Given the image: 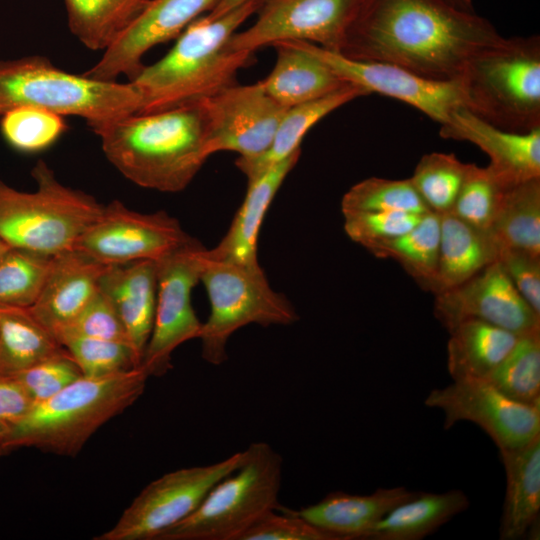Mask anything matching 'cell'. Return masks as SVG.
<instances>
[{"instance_id": "cell-1", "label": "cell", "mask_w": 540, "mask_h": 540, "mask_svg": "<svg viewBox=\"0 0 540 540\" xmlns=\"http://www.w3.org/2000/svg\"><path fill=\"white\" fill-rule=\"evenodd\" d=\"M501 38L487 19L445 0H364L337 53L450 81Z\"/></svg>"}, {"instance_id": "cell-2", "label": "cell", "mask_w": 540, "mask_h": 540, "mask_svg": "<svg viewBox=\"0 0 540 540\" xmlns=\"http://www.w3.org/2000/svg\"><path fill=\"white\" fill-rule=\"evenodd\" d=\"M91 130L108 161L138 186L184 190L212 155L201 101L147 114H131Z\"/></svg>"}, {"instance_id": "cell-3", "label": "cell", "mask_w": 540, "mask_h": 540, "mask_svg": "<svg viewBox=\"0 0 540 540\" xmlns=\"http://www.w3.org/2000/svg\"><path fill=\"white\" fill-rule=\"evenodd\" d=\"M264 1L250 0L218 17L207 14L191 22L164 57L130 80L142 100L138 114L201 101L235 84L254 53L232 49L230 38Z\"/></svg>"}, {"instance_id": "cell-4", "label": "cell", "mask_w": 540, "mask_h": 540, "mask_svg": "<svg viewBox=\"0 0 540 540\" xmlns=\"http://www.w3.org/2000/svg\"><path fill=\"white\" fill-rule=\"evenodd\" d=\"M148 378L141 367L103 377L81 376L52 397L35 403L11 427L9 451L33 447L76 456L100 427L140 398Z\"/></svg>"}, {"instance_id": "cell-5", "label": "cell", "mask_w": 540, "mask_h": 540, "mask_svg": "<svg viewBox=\"0 0 540 540\" xmlns=\"http://www.w3.org/2000/svg\"><path fill=\"white\" fill-rule=\"evenodd\" d=\"M142 100L129 81L68 73L42 56L0 60V117L19 106L78 116L90 128L138 113Z\"/></svg>"}, {"instance_id": "cell-6", "label": "cell", "mask_w": 540, "mask_h": 540, "mask_svg": "<svg viewBox=\"0 0 540 540\" xmlns=\"http://www.w3.org/2000/svg\"><path fill=\"white\" fill-rule=\"evenodd\" d=\"M465 108L503 130L540 128V38H502L476 54L461 74Z\"/></svg>"}, {"instance_id": "cell-7", "label": "cell", "mask_w": 540, "mask_h": 540, "mask_svg": "<svg viewBox=\"0 0 540 540\" xmlns=\"http://www.w3.org/2000/svg\"><path fill=\"white\" fill-rule=\"evenodd\" d=\"M36 190H17L0 179V238L9 246L47 255L72 249L103 205L62 184L43 160L31 170Z\"/></svg>"}, {"instance_id": "cell-8", "label": "cell", "mask_w": 540, "mask_h": 540, "mask_svg": "<svg viewBox=\"0 0 540 540\" xmlns=\"http://www.w3.org/2000/svg\"><path fill=\"white\" fill-rule=\"evenodd\" d=\"M241 466L217 482L200 505L156 540H240L279 507L283 459L266 442L251 443Z\"/></svg>"}, {"instance_id": "cell-9", "label": "cell", "mask_w": 540, "mask_h": 540, "mask_svg": "<svg viewBox=\"0 0 540 540\" xmlns=\"http://www.w3.org/2000/svg\"><path fill=\"white\" fill-rule=\"evenodd\" d=\"M200 281L210 302L199 336L201 354L212 365L227 360V342L238 329L249 324L285 326L298 320L292 304L272 289L260 265L213 260L207 251Z\"/></svg>"}, {"instance_id": "cell-10", "label": "cell", "mask_w": 540, "mask_h": 540, "mask_svg": "<svg viewBox=\"0 0 540 540\" xmlns=\"http://www.w3.org/2000/svg\"><path fill=\"white\" fill-rule=\"evenodd\" d=\"M245 457L244 449L216 463L162 475L145 486L117 523L94 540H156L194 512L210 489L237 470Z\"/></svg>"}, {"instance_id": "cell-11", "label": "cell", "mask_w": 540, "mask_h": 540, "mask_svg": "<svg viewBox=\"0 0 540 540\" xmlns=\"http://www.w3.org/2000/svg\"><path fill=\"white\" fill-rule=\"evenodd\" d=\"M207 251L196 238L156 261L157 299L152 332L140 367L148 377L164 376L172 368L177 347L199 338L202 322L191 294L200 281Z\"/></svg>"}, {"instance_id": "cell-12", "label": "cell", "mask_w": 540, "mask_h": 540, "mask_svg": "<svg viewBox=\"0 0 540 540\" xmlns=\"http://www.w3.org/2000/svg\"><path fill=\"white\" fill-rule=\"evenodd\" d=\"M364 0H265L252 26L230 38L234 50L254 53L280 41H305L339 52Z\"/></svg>"}, {"instance_id": "cell-13", "label": "cell", "mask_w": 540, "mask_h": 540, "mask_svg": "<svg viewBox=\"0 0 540 540\" xmlns=\"http://www.w3.org/2000/svg\"><path fill=\"white\" fill-rule=\"evenodd\" d=\"M424 404L444 413V429L460 421L478 425L499 450L522 447L540 435V406L510 399L487 379L462 377L429 392Z\"/></svg>"}, {"instance_id": "cell-14", "label": "cell", "mask_w": 540, "mask_h": 540, "mask_svg": "<svg viewBox=\"0 0 540 540\" xmlns=\"http://www.w3.org/2000/svg\"><path fill=\"white\" fill-rule=\"evenodd\" d=\"M190 238L180 222L167 212L140 213L115 199L103 205L74 248L106 265L157 261Z\"/></svg>"}, {"instance_id": "cell-15", "label": "cell", "mask_w": 540, "mask_h": 540, "mask_svg": "<svg viewBox=\"0 0 540 540\" xmlns=\"http://www.w3.org/2000/svg\"><path fill=\"white\" fill-rule=\"evenodd\" d=\"M294 42L323 61L345 82L363 88L368 94L374 92L402 101L440 125L456 109L465 107L459 79L433 80L394 64L354 60L309 42Z\"/></svg>"}, {"instance_id": "cell-16", "label": "cell", "mask_w": 540, "mask_h": 540, "mask_svg": "<svg viewBox=\"0 0 540 540\" xmlns=\"http://www.w3.org/2000/svg\"><path fill=\"white\" fill-rule=\"evenodd\" d=\"M211 153L233 151L254 158L270 146L287 110L255 84L228 86L202 100Z\"/></svg>"}, {"instance_id": "cell-17", "label": "cell", "mask_w": 540, "mask_h": 540, "mask_svg": "<svg viewBox=\"0 0 540 540\" xmlns=\"http://www.w3.org/2000/svg\"><path fill=\"white\" fill-rule=\"evenodd\" d=\"M435 296L434 314L448 331L463 320L479 319L517 336L540 332V315L520 295L498 261Z\"/></svg>"}, {"instance_id": "cell-18", "label": "cell", "mask_w": 540, "mask_h": 540, "mask_svg": "<svg viewBox=\"0 0 540 540\" xmlns=\"http://www.w3.org/2000/svg\"><path fill=\"white\" fill-rule=\"evenodd\" d=\"M219 0H150L127 29L108 47L84 75L116 81L120 75L134 79L144 65V55L154 46L177 38L203 12Z\"/></svg>"}, {"instance_id": "cell-19", "label": "cell", "mask_w": 540, "mask_h": 540, "mask_svg": "<svg viewBox=\"0 0 540 540\" xmlns=\"http://www.w3.org/2000/svg\"><path fill=\"white\" fill-rule=\"evenodd\" d=\"M440 135L479 147L490 158L488 166L508 186L540 177V128L503 130L460 107L441 125Z\"/></svg>"}, {"instance_id": "cell-20", "label": "cell", "mask_w": 540, "mask_h": 540, "mask_svg": "<svg viewBox=\"0 0 540 540\" xmlns=\"http://www.w3.org/2000/svg\"><path fill=\"white\" fill-rule=\"evenodd\" d=\"M106 266L76 248L54 255L30 313L56 338L99 291Z\"/></svg>"}, {"instance_id": "cell-21", "label": "cell", "mask_w": 540, "mask_h": 540, "mask_svg": "<svg viewBox=\"0 0 540 540\" xmlns=\"http://www.w3.org/2000/svg\"><path fill=\"white\" fill-rule=\"evenodd\" d=\"M99 290L116 310L130 345L142 361L155 317L156 261L107 265L100 277Z\"/></svg>"}, {"instance_id": "cell-22", "label": "cell", "mask_w": 540, "mask_h": 540, "mask_svg": "<svg viewBox=\"0 0 540 540\" xmlns=\"http://www.w3.org/2000/svg\"><path fill=\"white\" fill-rule=\"evenodd\" d=\"M301 150L248 179L245 198L227 233L208 255L213 260L245 266L259 265L257 241L259 232L276 193L296 165Z\"/></svg>"}, {"instance_id": "cell-23", "label": "cell", "mask_w": 540, "mask_h": 540, "mask_svg": "<svg viewBox=\"0 0 540 540\" xmlns=\"http://www.w3.org/2000/svg\"><path fill=\"white\" fill-rule=\"evenodd\" d=\"M416 494L403 486L378 488L368 495L337 491L315 504L291 510L338 540L364 539L369 530L393 508Z\"/></svg>"}, {"instance_id": "cell-24", "label": "cell", "mask_w": 540, "mask_h": 540, "mask_svg": "<svg viewBox=\"0 0 540 540\" xmlns=\"http://www.w3.org/2000/svg\"><path fill=\"white\" fill-rule=\"evenodd\" d=\"M499 451L506 474L499 535L518 540L535 531L539 522L540 435L522 447Z\"/></svg>"}, {"instance_id": "cell-25", "label": "cell", "mask_w": 540, "mask_h": 540, "mask_svg": "<svg viewBox=\"0 0 540 540\" xmlns=\"http://www.w3.org/2000/svg\"><path fill=\"white\" fill-rule=\"evenodd\" d=\"M439 215L438 265L430 287L435 295L465 282L497 261L501 250L489 231L479 229L451 212Z\"/></svg>"}, {"instance_id": "cell-26", "label": "cell", "mask_w": 540, "mask_h": 540, "mask_svg": "<svg viewBox=\"0 0 540 540\" xmlns=\"http://www.w3.org/2000/svg\"><path fill=\"white\" fill-rule=\"evenodd\" d=\"M272 46L276 50V62L261 83L285 108L318 99L349 84L294 41H280Z\"/></svg>"}, {"instance_id": "cell-27", "label": "cell", "mask_w": 540, "mask_h": 540, "mask_svg": "<svg viewBox=\"0 0 540 540\" xmlns=\"http://www.w3.org/2000/svg\"><path fill=\"white\" fill-rule=\"evenodd\" d=\"M367 94L363 88L347 84L323 97L287 108L269 148L254 158L238 157L235 165L247 180L253 178L301 150L300 144L304 136L322 118L344 104Z\"/></svg>"}, {"instance_id": "cell-28", "label": "cell", "mask_w": 540, "mask_h": 540, "mask_svg": "<svg viewBox=\"0 0 540 540\" xmlns=\"http://www.w3.org/2000/svg\"><path fill=\"white\" fill-rule=\"evenodd\" d=\"M469 505L468 497L459 489L444 493L417 492L378 521L364 540H419L464 512Z\"/></svg>"}, {"instance_id": "cell-29", "label": "cell", "mask_w": 540, "mask_h": 540, "mask_svg": "<svg viewBox=\"0 0 540 540\" xmlns=\"http://www.w3.org/2000/svg\"><path fill=\"white\" fill-rule=\"evenodd\" d=\"M447 369L452 379L486 378L519 336L479 319H466L449 331Z\"/></svg>"}, {"instance_id": "cell-30", "label": "cell", "mask_w": 540, "mask_h": 540, "mask_svg": "<svg viewBox=\"0 0 540 540\" xmlns=\"http://www.w3.org/2000/svg\"><path fill=\"white\" fill-rule=\"evenodd\" d=\"M65 348L28 308L0 304V375H12Z\"/></svg>"}, {"instance_id": "cell-31", "label": "cell", "mask_w": 540, "mask_h": 540, "mask_svg": "<svg viewBox=\"0 0 540 540\" xmlns=\"http://www.w3.org/2000/svg\"><path fill=\"white\" fill-rule=\"evenodd\" d=\"M488 231L500 249L540 256V177L506 189Z\"/></svg>"}, {"instance_id": "cell-32", "label": "cell", "mask_w": 540, "mask_h": 540, "mask_svg": "<svg viewBox=\"0 0 540 540\" xmlns=\"http://www.w3.org/2000/svg\"><path fill=\"white\" fill-rule=\"evenodd\" d=\"M150 0H65L72 34L87 48L105 51Z\"/></svg>"}, {"instance_id": "cell-33", "label": "cell", "mask_w": 540, "mask_h": 540, "mask_svg": "<svg viewBox=\"0 0 540 540\" xmlns=\"http://www.w3.org/2000/svg\"><path fill=\"white\" fill-rule=\"evenodd\" d=\"M440 226V215L429 211L407 232L366 249L376 257L397 261L419 285L430 290L437 272Z\"/></svg>"}, {"instance_id": "cell-34", "label": "cell", "mask_w": 540, "mask_h": 540, "mask_svg": "<svg viewBox=\"0 0 540 540\" xmlns=\"http://www.w3.org/2000/svg\"><path fill=\"white\" fill-rule=\"evenodd\" d=\"M485 379L510 399L540 406V332L519 336Z\"/></svg>"}, {"instance_id": "cell-35", "label": "cell", "mask_w": 540, "mask_h": 540, "mask_svg": "<svg viewBox=\"0 0 540 540\" xmlns=\"http://www.w3.org/2000/svg\"><path fill=\"white\" fill-rule=\"evenodd\" d=\"M53 256L10 247L0 258V304L30 308L43 288Z\"/></svg>"}, {"instance_id": "cell-36", "label": "cell", "mask_w": 540, "mask_h": 540, "mask_svg": "<svg viewBox=\"0 0 540 540\" xmlns=\"http://www.w3.org/2000/svg\"><path fill=\"white\" fill-rule=\"evenodd\" d=\"M468 164L453 154H425L409 178L428 209L437 214L450 212L463 183Z\"/></svg>"}, {"instance_id": "cell-37", "label": "cell", "mask_w": 540, "mask_h": 540, "mask_svg": "<svg viewBox=\"0 0 540 540\" xmlns=\"http://www.w3.org/2000/svg\"><path fill=\"white\" fill-rule=\"evenodd\" d=\"M510 187L491 169L468 164L466 175L450 211L463 221L489 230L506 189Z\"/></svg>"}, {"instance_id": "cell-38", "label": "cell", "mask_w": 540, "mask_h": 540, "mask_svg": "<svg viewBox=\"0 0 540 540\" xmlns=\"http://www.w3.org/2000/svg\"><path fill=\"white\" fill-rule=\"evenodd\" d=\"M344 211H401L423 215L430 210L410 179L371 177L353 185L343 196Z\"/></svg>"}, {"instance_id": "cell-39", "label": "cell", "mask_w": 540, "mask_h": 540, "mask_svg": "<svg viewBox=\"0 0 540 540\" xmlns=\"http://www.w3.org/2000/svg\"><path fill=\"white\" fill-rule=\"evenodd\" d=\"M67 129L63 116L32 106H19L0 117L5 141L21 152H38L56 142Z\"/></svg>"}, {"instance_id": "cell-40", "label": "cell", "mask_w": 540, "mask_h": 540, "mask_svg": "<svg viewBox=\"0 0 540 540\" xmlns=\"http://www.w3.org/2000/svg\"><path fill=\"white\" fill-rule=\"evenodd\" d=\"M59 343L86 377L119 374L141 365L140 357L128 343L75 335L61 338Z\"/></svg>"}, {"instance_id": "cell-41", "label": "cell", "mask_w": 540, "mask_h": 540, "mask_svg": "<svg viewBox=\"0 0 540 540\" xmlns=\"http://www.w3.org/2000/svg\"><path fill=\"white\" fill-rule=\"evenodd\" d=\"M342 213L346 234L364 248L407 232L422 217L419 214L401 211H344Z\"/></svg>"}, {"instance_id": "cell-42", "label": "cell", "mask_w": 540, "mask_h": 540, "mask_svg": "<svg viewBox=\"0 0 540 540\" xmlns=\"http://www.w3.org/2000/svg\"><path fill=\"white\" fill-rule=\"evenodd\" d=\"M70 335L119 341L130 345L116 310L100 290L56 335V340L59 342L61 338Z\"/></svg>"}, {"instance_id": "cell-43", "label": "cell", "mask_w": 540, "mask_h": 540, "mask_svg": "<svg viewBox=\"0 0 540 540\" xmlns=\"http://www.w3.org/2000/svg\"><path fill=\"white\" fill-rule=\"evenodd\" d=\"M12 375L35 403L52 397L83 376L66 350Z\"/></svg>"}, {"instance_id": "cell-44", "label": "cell", "mask_w": 540, "mask_h": 540, "mask_svg": "<svg viewBox=\"0 0 540 540\" xmlns=\"http://www.w3.org/2000/svg\"><path fill=\"white\" fill-rule=\"evenodd\" d=\"M240 540H338L334 535L325 532L291 509L279 505L276 510L268 512Z\"/></svg>"}, {"instance_id": "cell-45", "label": "cell", "mask_w": 540, "mask_h": 540, "mask_svg": "<svg viewBox=\"0 0 540 540\" xmlns=\"http://www.w3.org/2000/svg\"><path fill=\"white\" fill-rule=\"evenodd\" d=\"M497 261L520 295L540 315V256L501 249Z\"/></svg>"}, {"instance_id": "cell-46", "label": "cell", "mask_w": 540, "mask_h": 540, "mask_svg": "<svg viewBox=\"0 0 540 540\" xmlns=\"http://www.w3.org/2000/svg\"><path fill=\"white\" fill-rule=\"evenodd\" d=\"M35 402L13 375H0V422L12 427L21 421Z\"/></svg>"}, {"instance_id": "cell-47", "label": "cell", "mask_w": 540, "mask_h": 540, "mask_svg": "<svg viewBox=\"0 0 540 540\" xmlns=\"http://www.w3.org/2000/svg\"><path fill=\"white\" fill-rule=\"evenodd\" d=\"M250 0H219L216 6L208 13L210 17H218Z\"/></svg>"}, {"instance_id": "cell-48", "label": "cell", "mask_w": 540, "mask_h": 540, "mask_svg": "<svg viewBox=\"0 0 540 540\" xmlns=\"http://www.w3.org/2000/svg\"><path fill=\"white\" fill-rule=\"evenodd\" d=\"M10 429L9 425L0 422V458L10 452L7 447Z\"/></svg>"}, {"instance_id": "cell-49", "label": "cell", "mask_w": 540, "mask_h": 540, "mask_svg": "<svg viewBox=\"0 0 540 540\" xmlns=\"http://www.w3.org/2000/svg\"><path fill=\"white\" fill-rule=\"evenodd\" d=\"M451 5L464 10V11H474L472 0H445Z\"/></svg>"}, {"instance_id": "cell-50", "label": "cell", "mask_w": 540, "mask_h": 540, "mask_svg": "<svg viewBox=\"0 0 540 540\" xmlns=\"http://www.w3.org/2000/svg\"><path fill=\"white\" fill-rule=\"evenodd\" d=\"M10 247L0 238V258Z\"/></svg>"}]
</instances>
